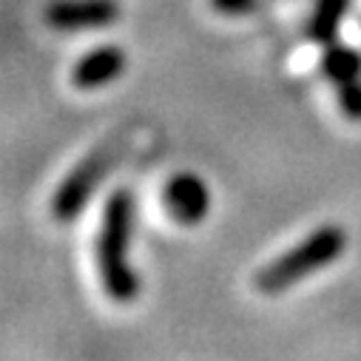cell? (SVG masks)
Listing matches in <instances>:
<instances>
[{
	"instance_id": "cell-1",
	"label": "cell",
	"mask_w": 361,
	"mask_h": 361,
	"mask_svg": "<svg viewBox=\"0 0 361 361\" xmlns=\"http://www.w3.org/2000/svg\"><path fill=\"white\" fill-rule=\"evenodd\" d=\"M131 225H134V200L131 191L117 188L100 219L97 233V267L106 288V296L117 305H128L140 293V279L128 262V242H131Z\"/></svg>"
},
{
	"instance_id": "cell-2",
	"label": "cell",
	"mask_w": 361,
	"mask_h": 361,
	"mask_svg": "<svg viewBox=\"0 0 361 361\" xmlns=\"http://www.w3.org/2000/svg\"><path fill=\"white\" fill-rule=\"evenodd\" d=\"M344 245H347L344 231L336 225H324V228L313 231L310 236H305L296 247L282 253L276 262L264 264L256 276V288L270 296L282 293V290L305 282L307 276L319 274L330 262H336L344 253Z\"/></svg>"
},
{
	"instance_id": "cell-3",
	"label": "cell",
	"mask_w": 361,
	"mask_h": 361,
	"mask_svg": "<svg viewBox=\"0 0 361 361\" xmlns=\"http://www.w3.org/2000/svg\"><path fill=\"white\" fill-rule=\"evenodd\" d=\"M120 159V140H109L106 145H100L97 151L88 154L66 179L63 185L57 188L54 194V202H51V214L60 219V222H71L74 216L82 214V208L88 205L92 194L100 188L103 176L109 173V168Z\"/></svg>"
},
{
	"instance_id": "cell-4",
	"label": "cell",
	"mask_w": 361,
	"mask_h": 361,
	"mask_svg": "<svg viewBox=\"0 0 361 361\" xmlns=\"http://www.w3.org/2000/svg\"><path fill=\"white\" fill-rule=\"evenodd\" d=\"M120 18L114 0H51L46 6V23L57 32L106 29Z\"/></svg>"
},
{
	"instance_id": "cell-5",
	"label": "cell",
	"mask_w": 361,
	"mask_h": 361,
	"mask_svg": "<svg viewBox=\"0 0 361 361\" xmlns=\"http://www.w3.org/2000/svg\"><path fill=\"white\" fill-rule=\"evenodd\" d=\"M165 197V208L168 214L179 222V225H197L208 216L211 208V194L208 185L197 173H176L171 176V183L162 191Z\"/></svg>"
},
{
	"instance_id": "cell-6",
	"label": "cell",
	"mask_w": 361,
	"mask_h": 361,
	"mask_svg": "<svg viewBox=\"0 0 361 361\" xmlns=\"http://www.w3.org/2000/svg\"><path fill=\"white\" fill-rule=\"evenodd\" d=\"M123 71H126V54L117 46H103V49H94L77 60V66L71 71V82L77 88L92 92V88L114 82Z\"/></svg>"
},
{
	"instance_id": "cell-7",
	"label": "cell",
	"mask_w": 361,
	"mask_h": 361,
	"mask_svg": "<svg viewBox=\"0 0 361 361\" xmlns=\"http://www.w3.org/2000/svg\"><path fill=\"white\" fill-rule=\"evenodd\" d=\"M324 71L327 77L336 82V85H344V82H353L361 77V60L353 49L347 46H333L327 54H324Z\"/></svg>"
},
{
	"instance_id": "cell-8",
	"label": "cell",
	"mask_w": 361,
	"mask_h": 361,
	"mask_svg": "<svg viewBox=\"0 0 361 361\" xmlns=\"http://www.w3.org/2000/svg\"><path fill=\"white\" fill-rule=\"evenodd\" d=\"M347 4H350V0H322L319 9H316L313 32L319 37H330L333 29H336V23H338V18H341V12L347 9Z\"/></svg>"
},
{
	"instance_id": "cell-9",
	"label": "cell",
	"mask_w": 361,
	"mask_h": 361,
	"mask_svg": "<svg viewBox=\"0 0 361 361\" xmlns=\"http://www.w3.org/2000/svg\"><path fill=\"white\" fill-rule=\"evenodd\" d=\"M338 100H341V109L353 120H361V77L353 80V82L338 85Z\"/></svg>"
},
{
	"instance_id": "cell-10",
	"label": "cell",
	"mask_w": 361,
	"mask_h": 361,
	"mask_svg": "<svg viewBox=\"0 0 361 361\" xmlns=\"http://www.w3.org/2000/svg\"><path fill=\"white\" fill-rule=\"evenodd\" d=\"M214 6H216L219 12L236 15V12H247V9L253 6V0H214Z\"/></svg>"
}]
</instances>
